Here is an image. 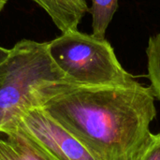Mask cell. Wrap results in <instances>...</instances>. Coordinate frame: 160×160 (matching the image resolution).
<instances>
[{
  "mask_svg": "<svg viewBox=\"0 0 160 160\" xmlns=\"http://www.w3.org/2000/svg\"><path fill=\"white\" fill-rule=\"evenodd\" d=\"M41 107L97 160H136L157 115L150 86L139 82L82 86L66 81L39 90Z\"/></svg>",
  "mask_w": 160,
  "mask_h": 160,
  "instance_id": "cell-1",
  "label": "cell"
},
{
  "mask_svg": "<svg viewBox=\"0 0 160 160\" xmlns=\"http://www.w3.org/2000/svg\"><path fill=\"white\" fill-rule=\"evenodd\" d=\"M9 52H10V50L5 49V48H3V47L0 46V63H2L8 56Z\"/></svg>",
  "mask_w": 160,
  "mask_h": 160,
  "instance_id": "cell-10",
  "label": "cell"
},
{
  "mask_svg": "<svg viewBox=\"0 0 160 160\" xmlns=\"http://www.w3.org/2000/svg\"><path fill=\"white\" fill-rule=\"evenodd\" d=\"M146 55L150 87L155 98L160 100V32L149 38Z\"/></svg>",
  "mask_w": 160,
  "mask_h": 160,
  "instance_id": "cell-8",
  "label": "cell"
},
{
  "mask_svg": "<svg viewBox=\"0 0 160 160\" xmlns=\"http://www.w3.org/2000/svg\"><path fill=\"white\" fill-rule=\"evenodd\" d=\"M7 2H8V0H0V12L3 10V8L6 6Z\"/></svg>",
  "mask_w": 160,
  "mask_h": 160,
  "instance_id": "cell-11",
  "label": "cell"
},
{
  "mask_svg": "<svg viewBox=\"0 0 160 160\" xmlns=\"http://www.w3.org/2000/svg\"><path fill=\"white\" fill-rule=\"evenodd\" d=\"M0 160H55L21 128L12 124L0 127Z\"/></svg>",
  "mask_w": 160,
  "mask_h": 160,
  "instance_id": "cell-5",
  "label": "cell"
},
{
  "mask_svg": "<svg viewBox=\"0 0 160 160\" xmlns=\"http://www.w3.org/2000/svg\"><path fill=\"white\" fill-rule=\"evenodd\" d=\"M41 7L62 32L77 30L78 25L89 11L85 0H32Z\"/></svg>",
  "mask_w": 160,
  "mask_h": 160,
  "instance_id": "cell-6",
  "label": "cell"
},
{
  "mask_svg": "<svg viewBox=\"0 0 160 160\" xmlns=\"http://www.w3.org/2000/svg\"><path fill=\"white\" fill-rule=\"evenodd\" d=\"M47 49L68 82L82 86H112L136 81L122 67L106 38L70 30L48 42Z\"/></svg>",
  "mask_w": 160,
  "mask_h": 160,
  "instance_id": "cell-3",
  "label": "cell"
},
{
  "mask_svg": "<svg viewBox=\"0 0 160 160\" xmlns=\"http://www.w3.org/2000/svg\"><path fill=\"white\" fill-rule=\"evenodd\" d=\"M136 160H160V132L150 134Z\"/></svg>",
  "mask_w": 160,
  "mask_h": 160,
  "instance_id": "cell-9",
  "label": "cell"
},
{
  "mask_svg": "<svg viewBox=\"0 0 160 160\" xmlns=\"http://www.w3.org/2000/svg\"><path fill=\"white\" fill-rule=\"evenodd\" d=\"M9 124L21 128L55 160H97L68 130L41 107L23 112Z\"/></svg>",
  "mask_w": 160,
  "mask_h": 160,
  "instance_id": "cell-4",
  "label": "cell"
},
{
  "mask_svg": "<svg viewBox=\"0 0 160 160\" xmlns=\"http://www.w3.org/2000/svg\"><path fill=\"white\" fill-rule=\"evenodd\" d=\"M47 47L48 42L20 40L0 63V127L39 107V90L43 86L66 81Z\"/></svg>",
  "mask_w": 160,
  "mask_h": 160,
  "instance_id": "cell-2",
  "label": "cell"
},
{
  "mask_svg": "<svg viewBox=\"0 0 160 160\" xmlns=\"http://www.w3.org/2000/svg\"><path fill=\"white\" fill-rule=\"evenodd\" d=\"M118 0H92L89 11L92 14V35L98 38H105L107 28L117 10Z\"/></svg>",
  "mask_w": 160,
  "mask_h": 160,
  "instance_id": "cell-7",
  "label": "cell"
}]
</instances>
